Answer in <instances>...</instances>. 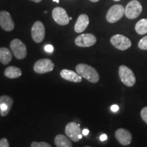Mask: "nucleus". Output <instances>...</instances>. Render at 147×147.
<instances>
[{
  "mask_svg": "<svg viewBox=\"0 0 147 147\" xmlns=\"http://www.w3.org/2000/svg\"><path fill=\"white\" fill-rule=\"evenodd\" d=\"M76 71L91 83H97L100 80V75L96 69L91 65L84 63H80L76 65Z\"/></svg>",
  "mask_w": 147,
  "mask_h": 147,
  "instance_id": "f257e3e1",
  "label": "nucleus"
},
{
  "mask_svg": "<svg viewBox=\"0 0 147 147\" xmlns=\"http://www.w3.org/2000/svg\"><path fill=\"white\" fill-rule=\"evenodd\" d=\"M119 76L121 82L127 87H133L136 82L132 70L125 65H121L119 68Z\"/></svg>",
  "mask_w": 147,
  "mask_h": 147,
  "instance_id": "f03ea898",
  "label": "nucleus"
},
{
  "mask_svg": "<svg viewBox=\"0 0 147 147\" xmlns=\"http://www.w3.org/2000/svg\"><path fill=\"white\" fill-rule=\"evenodd\" d=\"M142 11V6L138 0H132L126 5L125 14L129 19H134L140 15Z\"/></svg>",
  "mask_w": 147,
  "mask_h": 147,
  "instance_id": "7ed1b4c3",
  "label": "nucleus"
},
{
  "mask_svg": "<svg viewBox=\"0 0 147 147\" xmlns=\"http://www.w3.org/2000/svg\"><path fill=\"white\" fill-rule=\"evenodd\" d=\"M10 49L14 57L18 59H23L27 56V47L19 39H14L10 42Z\"/></svg>",
  "mask_w": 147,
  "mask_h": 147,
  "instance_id": "20e7f679",
  "label": "nucleus"
},
{
  "mask_svg": "<svg viewBox=\"0 0 147 147\" xmlns=\"http://www.w3.org/2000/svg\"><path fill=\"white\" fill-rule=\"evenodd\" d=\"M125 14V8L123 5L119 4L114 5L110 8L106 14V20L108 23H115L117 22Z\"/></svg>",
  "mask_w": 147,
  "mask_h": 147,
  "instance_id": "39448f33",
  "label": "nucleus"
},
{
  "mask_svg": "<svg viewBox=\"0 0 147 147\" xmlns=\"http://www.w3.org/2000/svg\"><path fill=\"white\" fill-rule=\"evenodd\" d=\"M110 42L116 49L120 51H125L131 47V42L127 37L121 34H116L110 38Z\"/></svg>",
  "mask_w": 147,
  "mask_h": 147,
  "instance_id": "423d86ee",
  "label": "nucleus"
},
{
  "mask_svg": "<svg viewBox=\"0 0 147 147\" xmlns=\"http://www.w3.org/2000/svg\"><path fill=\"white\" fill-rule=\"evenodd\" d=\"M55 65L53 62L49 59H42L38 60L34 65V70L37 74H45L52 71L54 69Z\"/></svg>",
  "mask_w": 147,
  "mask_h": 147,
  "instance_id": "0eeeda50",
  "label": "nucleus"
},
{
  "mask_svg": "<svg viewBox=\"0 0 147 147\" xmlns=\"http://www.w3.org/2000/svg\"><path fill=\"white\" fill-rule=\"evenodd\" d=\"M32 37L36 43L43 41L45 37V27L41 21H36L32 28Z\"/></svg>",
  "mask_w": 147,
  "mask_h": 147,
  "instance_id": "6e6552de",
  "label": "nucleus"
},
{
  "mask_svg": "<svg viewBox=\"0 0 147 147\" xmlns=\"http://www.w3.org/2000/svg\"><path fill=\"white\" fill-rule=\"evenodd\" d=\"M65 133L71 140L74 142H78L80 140L79 136L82 133L80 128V125L77 124L75 122L69 123L65 126Z\"/></svg>",
  "mask_w": 147,
  "mask_h": 147,
  "instance_id": "1a4fd4ad",
  "label": "nucleus"
},
{
  "mask_svg": "<svg viewBox=\"0 0 147 147\" xmlns=\"http://www.w3.org/2000/svg\"><path fill=\"white\" fill-rule=\"evenodd\" d=\"M52 16L54 21L60 25H67L70 21L66 11L61 7H56L53 9Z\"/></svg>",
  "mask_w": 147,
  "mask_h": 147,
  "instance_id": "9d476101",
  "label": "nucleus"
},
{
  "mask_svg": "<svg viewBox=\"0 0 147 147\" xmlns=\"http://www.w3.org/2000/svg\"><path fill=\"white\" fill-rule=\"evenodd\" d=\"M97 39L94 35L83 34L78 36L75 39V44L80 47H90L96 43Z\"/></svg>",
  "mask_w": 147,
  "mask_h": 147,
  "instance_id": "9b49d317",
  "label": "nucleus"
},
{
  "mask_svg": "<svg viewBox=\"0 0 147 147\" xmlns=\"http://www.w3.org/2000/svg\"><path fill=\"white\" fill-rule=\"evenodd\" d=\"M0 26L5 32H11L14 29L12 16L7 11H0Z\"/></svg>",
  "mask_w": 147,
  "mask_h": 147,
  "instance_id": "f8f14e48",
  "label": "nucleus"
},
{
  "mask_svg": "<svg viewBox=\"0 0 147 147\" xmlns=\"http://www.w3.org/2000/svg\"><path fill=\"white\" fill-rule=\"evenodd\" d=\"M13 99L8 95H2L0 97V115L5 117L10 113L13 105Z\"/></svg>",
  "mask_w": 147,
  "mask_h": 147,
  "instance_id": "ddd939ff",
  "label": "nucleus"
},
{
  "mask_svg": "<svg viewBox=\"0 0 147 147\" xmlns=\"http://www.w3.org/2000/svg\"><path fill=\"white\" fill-rule=\"evenodd\" d=\"M115 137L118 142L124 146L130 144L132 140L131 134L123 128H119L115 131Z\"/></svg>",
  "mask_w": 147,
  "mask_h": 147,
  "instance_id": "4468645a",
  "label": "nucleus"
},
{
  "mask_svg": "<svg viewBox=\"0 0 147 147\" xmlns=\"http://www.w3.org/2000/svg\"><path fill=\"white\" fill-rule=\"evenodd\" d=\"M89 24V18L87 14H82L78 16L74 25V31L76 33L83 32Z\"/></svg>",
  "mask_w": 147,
  "mask_h": 147,
  "instance_id": "2eb2a0df",
  "label": "nucleus"
},
{
  "mask_svg": "<svg viewBox=\"0 0 147 147\" xmlns=\"http://www.w3.org/2000/svg\"><path fill=\"white\" fill-rule=\"evenodd\" d=\"M60 76L65 80L73 82H80L82 81V76H80L77 72L69 69H63L61 71Z\"/></svg>",
  "mask_w": 147,
  "mask_h": 147,
  "instance_id": "dca6fc26",
  "label": "nucleus"
},
{
  "mask_svg": "<svg viewBox=\"0 0 147 147\" xmlns=\"http://www.w3.org/2000/svg\"><path fill=\"white\" fill-rule=\"evenodd\" d=\"M4 75L8 78H18L22 75V71L21 69L15 66H9L5 69Z\"/></svg>",
  "mask_w": 147,
  "mask_h": 147,
  "instance_id": "f3484780",
  "label": "nucleus"
},
{
  "mask_svg": "<svg viewBox=\"0 0 147 147\" xmlns=\"http://www.w3.org/2000/svg\"><path fill=\"white\" fill-rule=\"evenodd\" d=\"M12 55L11 51L5 47L0 48V62L3 65H8L12 61Z\"/></svg>",
  "mask_w": 147,
  "mask_h": 147,
  "instance_id": "a211bd4d",
  "label": "nucleus"
},
{
  "mask_svg": "<svg viewBox=\"0 0 147 147\" xmlns=\"http://www.w3.org/2000/svg\"><path fill=\"white\" fill-rule=\"evenodd\" d=\"M55 144L57 147H72L70 140L62 134H59L55 137Z\"/></svg>",
  "mask_w": 147,
  "mask_h": 147,
  "instance_id": "6ab92c4d",
  "label": "nucleus"
},
{
  "mask_svg": "<svg viewBox=\"0 0 147 147\" xmlns=\"http://www.w3.org/2000/svg\"><path fill=\"white\" fill-rule=\"evenodd\" d=\"M135 30L139 35L147 34V18H142L140 20L136 25Z\"/></svg>",
  "mask_w": 147,
  "mask_h": 147,
  "instance_id": "aec40b11",
  "label": "nucleus"
},
{
  "mask_svg": "<svg viewBox=\"0 0 147 147\" xmlns=\"http://www.w3.org/2000/svg\"><path fill=\"white\" fill-rule=\"evenodd\" d=\"M138 47L140 49L143 51L147 50V36H144L138 42Z\"/></svg>",
  "mask_w": 147,
  "mask_h": 147,
  "instance_id": "412c9836",
  "label": "nucleus"
},
{
  "mask_svg": "<svg viewBox=\"0 0 147 147\" xmlns=\"http://www.w3.org/2000/svg\"><path fill=\"white\" fill-rule=\"evenodd\" d=\"M31 147H52L51 144L45 142H33L31 144Z\"/></svg>",
  "mask_w": 147,
  "mask_h": 147,
  "instance_id": "4be33fe9",
  "label": "nucleus"
},
{
  "mask_svg": "<svg viewBox=\"0 0 147 147\" xmlns=\"http://www.w3.org/2000/svg\"><path fill=\"white\" fill-rule=\"evenodd\" d=\"M140 115L142 120L147 124V106L142 108V110H141Z\"/></svg>",
  "mask_w": 147,
  "mask_h": 147,
  "instance_id": "5701e85b",
  "label": "nucleus"
},
{
  "mask_svg": "<svg viewBox=\"0 0 147 147\" xmlns=\"http://www.w3.org/2000/svg\"><path fill=\"white\" fill-rule=\"evenodd\" d=\"M9 142L8 139L5 138H3L0 139V147H9Z\"/></svg>",
  "mask_w": 147,
  "mask_h": 147,
  "instance_id": "b1692460",
  "label": "nucleus"
},
{
  "mask_svg": "<svg viewBox=\"0 0 147 147\" xmlns=\"http://www.w3.org/2000/svg\"><path fill=\"white\" fill-rule=\"evenodd\" d=\"M45 50L46 52L49 53H52L53 52V50H54V48H53L52 45H47L45 47Z\"/></svg>",
  "mask_w": 147,
  "mask_h": 147,
  "instance_id": "393cba45",
  "label": "nucleus"
},
{
  "mask_svg": "<svg viewBox=\"0 0 147 147\" xmlns=\"http://www.w3.org/2000/svg\"><path fill=\"white\" fill-rule=\"evenodd\" d=\"M119 109V107L118 105H116V104H114V105H113L111 106V110L113 112H117Z\"/></svg>",
  "mask_w": 147,
  "mask_h": 147,
  "instance_id": "a878e982",
  "label": "nucleus"
},
{
  "mask_svg": "<svg viewBox=\"0 0 147 147\" xmlns=\"http://www.w3.org/2000/svg\"><path fill=\"white\" fill-rule=\"evenodd\" d=\"M107 138H108V136H107V135H106V134H102V135H101V136H100V140L101 141H105V140H107Z\"/></svg>",
  "mask_w": 147,
  "mask_h": 147,
  "instance_id": "bb28decb",
  "label": "nucleus"
},
{
  "mask_svg": "<svg viewBox=\"0 0 147 147\" xmlns=\"http://www.w3.org/2000/svg\"><path fill=\"white\" fill-rule=\"evenodd\" d=\"M89 129H84L82 130V134L83 136H87L88 134H89Z\"/></svg>",
  "mask_w": 147,
  "mask_h": 147,
  "instance_id": "cd10ccee",
  "label": "nucleus"
},
{
  "mask_svg": "<svg viewBox=\"0 0 147 147\" xmlns=\"http://www.w3.org/2000/svg\"><path fill=\"white\" fill-rule=\"evenodd\" d=\"M31 1H34V2H36V3H39V2H40V1H42V0H31Z\"/></svg>",
  "mask_w": 147,
  "mask_h": 147,
  "instance_id": "c85d7f7f",
  "label": "nucleus"
},
{
  "mask_svg": "<svg viewBox=\"0 0 147 147\" xmlns=\"http://www.w3.org/2000/svg\"><path fill=\"white\" fill-rule=\"evenodd\" d=\"M89 1H92V2H97V1H99L100 0H89Z\"/></svg>",
  "mask_w": 147,
  "mask_h": 147,
  "instance_id": "c756f323",
  "label": "nucleus"
},
{
  "mask_svg": "<svg viewBox=\"0 0 147 147\" xmlns=\"http://www.w3.org/2000/svg\"><path fill=\"white\" fill-rule=\"evenodd\" d=\"M53 1H55V2H57V3L59 2V0H53Z\"/></svg>",
  "mask_w": 147,
  "mask_h": 147,
  "instance_id": "7c9ffc66",
  "label": "nucleus"
},
{
  "mask_svg": "<svg viewBox=\"0 0 147 147\" xmlns=\"http://www.w3.org/2000/svg\"><path fill=\"white\" fill-rule=\"evenodd\" d=\"M114 1H121V0H114Z\"/></svg>",
  "mask_w": 147,
  "mask_h": 147,
  "instance_id": "2f4dec72",
  "label": "nucleus"
},
{
  "mask_svg": "<svg viewBox=\"0 0 147 147\" xmlns=\"http://www.w3.org/2000/svg\"><path fill=\"white\" fill-rule=\"evenodd\" d=\"M85 147H91V146H85Z\"/></svg>",
  "mask_w": 147,
  "mask_h": 147,
  "instance_id": "473e14b6",
  "label": "nucleus"
}]
</instances>
